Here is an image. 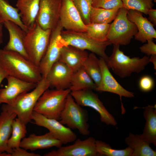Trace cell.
Listing matches in <instances>:
<instances>
[{
	"mask_svg": "<svg viewBox=\"0 0 156 156\" xmlns=\"http://www.w3.org/2000/svg\"><path fill=\"white\" fill-rule=\"evenodd\" d=\"M0 66L8 75L37 83L42 77L39 66L18 52L0 49Z\"/></svg>",
	"mask_w": 156,
	"mask_h": 156,
	"instance_id": "1",
	"label": "cell"
},
{
	"mask_svg": "<svg viewBox=\"0 0 156 156\" xmlns=\"http://www.w3.org/2000/svg\"><path fill=\"white\" fill-rule=\"evenodd\" d=\"M49 87L48 79L42 77L31 91L20 95L9 104L3 103L1 108L15 113L17 118L26 125L31 120L34 109L38 99Z\"/></svg>",
	"mask_w": 156,
	"mask_h": 156,
	"instance_id": "2",
	"label": "cell"
},
{
	"mask_svg": "<svg viewBox=\"0 0 156 156\" xmlns=\"http://www.w3.org/2000/svg\"><path fill=\"white\" fill-rule=\"evenodd\" d=\"M119 46L113 45L112 53L108 57L106 62L108 68H111L115 74L121 78L129 77L133 73L140 72L150 62V56L145 55L141 58H131L120 49Z\"/></svg>",
	"mask_w": 156,
	"mask_h": 156,
	"instance_id": "3",
	"label": "cell"
},
{
	"mask_svg": "<svg viewBox=\"0 0 156 156\" xmlns=\"http://www.w3.org/2000/svg\"><path fill=\"white\" fill-rule=\"evenodd\" d=\"M69 89L46 90L38 100L34 111L44 116L59 120L61 113L65 107Z\"/></svg>",
	"mask_w": 156,
	"mask_h": 156,
	"instance_id": "4",
	"label": "cell"
},
{
	"mask_svg": "<svg viewBox=\"0 0 156 156\" xmlns=\"http://www.w3.org/2000/svg\"><path fill=\"white\" fill-rule=\"evenodd\" d=\"M51 33V30L43 29L36 22L26 32L24 47L29 60L37 66L46 51Z\"/></svg>",
	"mask_w": 156,
	"mask_h": 156,
	"instance_id": "5",
	"label": "cell"
},
{
	"mask_svg": "<svg viewBox=\"0 0 156 156\" xmlns=\"http://www.w3.org/2000/svg\"><path fill=\"white\" fill-rule=\"evenodd\" d=\"M87 111L75 101L70 93L68 95L65 107L60 114V122L71 129H77L83 135L89 134Z\"/></svg>",
	"mask_w": 156,
	"mask_h": 156,
	"instance_id": "6",
	"label": "cell"
},
{
	"mask_svg": "<svg viewBox=\"0 0 156 156\" xmlns=\"http://www.w3.org/2000/svg\"><path fill=\"white\" fill-rule=\"evenodd\" d=\"M127 10L122 7L113 22L110 25L108 40L113 45H127L138 31L135 24L127 17Z\"/></svg>",
	"mask_w": 156,
	"mask_h": 156,
	"instance_id": "7",
	"label": "cell"
},
{
	"mask_svg": "<svg viewBox=\"0 0 156 156\" xmlns=\"http://www.w3.org/2000/svg\"><path fill=\"white\" fill-rule=\"evenodd\" d=\"M61 36L64 46L70 45L82 50H89L107 61L108 56L105 50L107 47L111 44L108 40L99 42L90 37L86 32L67 30H62Z\"/></svg>",
	"mask_w": 156,
	"mask_h": 156,
	"instance_id": "8",
	"label": "cell"
},
{
	"mask_svg": "<svg viewBox=\"0 0 156 156\" xmlns=\"http://www.w3.org/2000/svg\"><path fill=\"white\" fill-rule=\"evenodd\" d=\"M75 101L81 107H91L100 114L101 121L107 125L115 126L117 122L114 117L105 107L97 95L91 90L71 91Z\"/></svg>",
	"mask_w": 156,
	"mask_h": 156,
	"instance_id": "9",
	"label": "cell"
},
{
	"mask_svg": "<svg viewBox=\"0 0 156 156\" xmlns=\"http://www.w3.org/2000/svg\"><path fill=\"white\" fill-rule=\"evenodd\" d=\"M63 29L59 21L57 26L51 30L48 46L39 66L42 77H46L52 66L59 60L64 46L61 36Z\"/></svg>",
	"mask_w": 156,
	"mask_h": 156,
	"instance_id": "10",
	"label": "cell"
},
{
	"mask_svg": "<svg viewBox=\"0 0 156 156\" xmlns=\"http://www.w3.org/2000/svg\"><path fill=\"white\" fill-rule=\"evenodd\" d=\"M31 120H34V124L47 129L63 144H66L74 142L77 139L76 134L59 120L46 118L34 111L32 114Z\"/></svg>",
	"mask_w": 156,
	"mask_h": 156,
	"instance_id": "11",
	"label": "cell"
},
{
	"mask_svg": "<svg viewBox=\"0 0 156 156\" xmlns=\"http://www.w3.org/2000/svg\"><path fill=\"white\" fill-rule=\"evenodd\" d=\"M96 139L89 137L83 140L76 139L73 144L61 146L57 150L45 153L44 156H98Z\"/></svg>",
	"mask_w": 156,
	"mask_h": 156,
	"instance_id": "12",
	"label": "cell"
},
{
	"mask_svg": "<svg viewBox=\"0 0 156 156\" xmlns=\"http://www.w3.org/2000/svg\"><path fill=\"white\" fill-rule=\"evenodd\" d=\"M62 0H40L36 22L43 29L51 30L60 21Z\"/></svg>",
	"mask_w": 156,
	"mask_h": 156,
	"instance_id": "13",
	"label": "cell"
},
{
	"mask_svg": "<svg viewBox=\"0 0 156 156\" xmlns=\"http://www.w3.org/2000/svg\"><path fill=\"white\" fill-rule=\"evenodd\" d=\"M60 22L66 30L78 32H86V25L72 0H62Z\"/></svg>",
	"mask_w": 156,
	"mask_h": 156,
	"instance_id": "14",
	"label": "cell"
},
{
	"mask_svg": "<svg viewBox=\"0 0 156 156\" xmlns=\"http://www.w3.org/2000/svg\"><path fill=\"white\" fill-rule=\"evenodd\" d=\"M100 65L101 72V78L99 85L94 90L99 92H106L118 95L121 101L122 96L132 98L134 94L123 88L115 79L110 72L105 60L100 57Z\"/></svg>",
	"mask_w": 156,
	"mask_h": 156,
	"instance_id": "15",
	"label": "cell"
},
{
	"mask_svg": "<svg viewBox=\"0 0 156 156\" xmlns=\"http://www.w3.org/2000/svg\"><path fill=\"white\" fill-rule=\"evenodd\" d=\"M7 84L0 89V103H10L20 95L34 88L37 83L28 82L8 75Z\"/></svg>",
	"mask_w": 156,
	"mask_h": 156,
	"instance_id": "16",
	"label": "cell"
},
{
	"mask_svg": "<svg viewBox=\"0 0 156 156\" xmlns=\"http://www.w3.org/2000/svg\"><path fill=\"white\" fill-rule=\"evenodd\" d=\"M73 72L65 63L58 60L52 66L46 77L51 86L57 90L69 88Z\"/></svg>",
	"mask_w": 156,
	"mask_h": 156,
	"instance_id": "17",
	"label": "cell"
},
{
	"mask_svg": "<svg viewBox=\"0 0 156 156\" xmlns=\"http://www.w3.org/2000/svg\"><path fill=\"white\" fill-rule=\"evenodd\" d=\"M127 17L138 29V32L134 36L136 40L144 43L148 40L156 38V31L154 25L143 16L142 13L135 10H127Z\"/></svg>",
	"mask_w": 156,
	"mask_h": 156,
	"instance_id": "18",
	"label": "cell"
},
{
	"mask_svg": "<svg viewBox=\"0 0 156 156\" xmlns=\"http://www.w3.org/2000/svg\"><path fill=\"white\" fill-rule=\"evenodd\" d=\"M3 24L9 35V41L3 49L18 52L26 59L29 60L24 44L26 32L13 22L5 21Z\"/></svg>",
	"mask_w": 156,
	"mask_h": 156,
	"instance_id": "19",
	"label": "cell"
},
{
	"mask_svg": "<svg viewBox=\"0 0 156 156\" xmlns=\"http://www.w3.org/2000/svg\"><path fill=\"white\" fill-rule=\"evenodd\" d=\"M63 144L50 132L44 135H38L31 134L21 140L20 147L26 150L35 151L38 149L50 148L53 147L57 148Z\"/></svg>",
	"mask_w": 156,
	"mask_h": 156,
	"instance_id": "20",
	"label": "cell"
},
{
	"mask_svg": "<svg viewBox=\"0 0 156 156\" xmlns=\"http://www.w3.org/2000/svg\"><path fill=\"white\" fill-rule=\"evenodd\" d=\"M88 55L86 50L66 46L62 47L58 60L65 63L74 73L82 66Z\"/></svg>",
	"mask_w": 156,
	"mask_h": 156,
	"instance_id": "21",
	"label": "cell"
},
{
	"mask_svg": "<svg viewBox=\"0 0 156 156\" xmlns=\"http://www.w3.org/2000/svg\"><path fill=\"white\" fill-rule=\"evenodd\" d=\"M40 0H17L16 5L21 21L29 29L36 22L39 12Z\"/></svg>",
	"mask_w": 156,
	"mask_h": 156,
	"instance_id": "22",
	"label": "cell"
},
{
	"mask_svg": "<svg viewBox=\"0 0 156 156\" xmlns=\"http://www.w3.org/2000/svg\"><path fill=\"white\" fill-rule=\"evenodd\" d=\"M1 109L2 112L0 114V152H5L11 154L12 149L8 147L7 142L12 132V122L17 116L12 111Z\"/></svg>",
	"mask_w": 156,
	"mask_h": 156,
	"instance_id": "23",
	"label": "cell"
},
{
	"mask_svg": "<svg viewBox=\"0 0 156 156\" xmlns=\"http://www.w3.org/2000/svg\"><path fill=\"white\" fill-rule=\"evenodd\" d=\"M148 105L145 107L143 116L146 122L143 132L140 134L143 140L156 146V107Z\"/></svg>",
	"mask_w": 156,
	"mask_h": 156,
	"instance_id": "24",
	"label": "cell"
},
{
	"mask_svg": "<svg viewBox=\"0 0 156 156\" xmlns=\"http://www.w3.org/2000/svg\"><path fill=\"white\" fill-rule=\"evenodd\" d=\"M128 147L133 151L131 156H155L156 152L149 143L142 138L141 135L129 133L125 140Z\"/></svg>",
	"mask_w": 156,
	"mask_h": 156,
	"instance_id": "25",
	"label": "cell"
},
{
	"mask_svg": "<svg viewBox=\"0 0 156 156\" xmlns=\"http://www.w3.org/2000/svg\"><path fill=\"white\" fill-rule=\"evenodd\" d=\"M96 86L82 66L73 73L69 89L71 91L94 90Z\"/></svg>",
	"mask_w": 156,
	"mask_h": 156,
	"instance_id": "26",
	"label": "cell"
},
{
	"mask_svg": "<svg viewBox=\"0 0 156 156\" xmlns=\"http://www.w3.org/2000/svg\"><path fill=\"white\" fill-rule=\"evenodd\" d=\"M10 21L16 23L25 31L29 30L22 23L18 9L7 0H0V23Z\"/></svg>",
	"mask_w": 156,
	"mask_h": 156,
	"instance_id": "27",
	"label": "cell"
},
{
	"mask_svg": "<svg viewBox=\"0 0 156 156\" xmlns=\"http://www.w3.org/2000/svg\"><path fill=\"white\" fill-rule=\"evenodd\" d=\"M119 9H106L92 7L90 15V23L109 24L116 18Z\"/></svg>",
	"mask_w": 156,
	"mask_h": 156,
	"instance_id": "28",
	"label": "cell"
},
{
	"mask_svg": "<svg viewBox=\"0 0 156 156\" xmlns=\"http://www.w3.org/2000/svg\"><path fill=\"white\" fill-rule=\"evenodd\" d=\"M26 125L18 118L13 120L12 124L11 136L7 142L8 145L10 148L12 149L20 147L22 140L25 137L27 133Z\"/></svg>",
	"mask_w": 156,
	"mask_h": 156,
	"instance_id": "29",
	"label": "cell"
},
{
	"mask_svg": "<svg viewBox=\"0 0 156 156\" xmlns=\"http://www.w3.org/2000/svg\"><path fill=\"white\" fill-rule=\"evenodd\" d=\"M82 66L93 81L96 87L98 86L101 81V72L99 59L95 53H92L88 55Z\"/></svg>",
	"mask_w": 156,
	"mask_h": 156,
	"instance_id": "30",
	"label": "cell"
},
{
	"mask_svg": "<svg viewBox=\"0 0 156 156\" xmlns=\"http://www.w3.org/2000/svg\"><path fill=\"white\" fill-rule=\"evenodd\" d=\"M110 25L90 23L86 25V32L90 37L95 40L105 42L108 40L107 36Z\"/></svg>",
	"mask_w": 156,
	"mask_h": 156,
	"instance_id": "31",
	"label": "cell"
},
{
	"mask_svg": "<svg viewBox=\"0 0 156 156\" xmlns=\"http://www.w3.org/2000/svg\"><path fill=\"white\" fill-rule=\"evenodd\" d=\"M96 146L98 156H131L133 151L129 147L123 149H114L109 144L98 140H96Z\"/></svg>",
	"mask_w": 156,
	"mask_h": 156,
	"instance_id": "32",
	"label": "cell"
},
{
	"mask_svg": "<svg viewBox=\"0 0 156 156\" xmlns=\"http://www.w3.org/2000/svg\"><path fill=\"white\" fill-rule=\"evenodd\" d=\"M123 8L127 10H137L147 15L148 10L154 5L153 0H121Z\"/></svg>",
	"mask_w": 156,
	"mask_h": 156,
	"instance_id": "33",
	"label": "cell"
},
{
	"mask_svg": "<svg viewBox=\"0 0 156 156\" xmlns=\"http://www.w3.org/2000/svg\"><path fill=\"white\" fill-rule=\"evenodd\" d=\"M85 25L90 23L89 17L92 8V0H72Z\"/></svg>",
	"mask_w": 156,
	"mask_h": 156,
	"instance_id": "34",
	"label": "cell"
},
{
	"mask_svg": "<svg viewBox=\"0 0 156 156\" xmlns=\"http://www.w3.org/2000/svg\"><path fill=\"white\" fill-rule=\"evenodd\" d=\"M92 7L106 9L120 8L123 7L121 0H92Z\"/></svg>",
	"mask_w": 156,
	"mask_h": 156,
	"instance_id": "35",
	"label": "cell"
},
{
	"mask_svg": "<svg viewBox=\"0 0 156 156\" xmlns=\"http://www.w3.org/2000/svg\"><path fill=\"white\" fill-rule=\"evenodd\" d=\"M154 85L153 79L150 76L145 75L140 80L139 86L140 90L144 92H148L152 90Z\"/></svg>",
	"mask_w": 156,
	"mask_h": 156,
	"instance_id": "36",
	"label": "cell"
},
{
	"mask_svg": "<svg viewBox=\"0 0 156 156\" xmlns=\"http://www.w3.org/2000/svg\"><path fill=\"white\" fill-rule=\"evenodd\" d=\"M147 43L141 46L140 49L141 52L146 54L147 56L156 55V44L153 40H147Z\"/></svg>",
	"mask_w": 156,
	"mask_h": 156,
	"instance_id": "37",
	"label": "cell"
},
{
	"mask_svg": "<svg viewBox=\"0 0 156 156\" xmlns=\"http://www.w3.org/2000/svg\"><path fill=\"white\" fill-rule=\"evenodd\" d=\"M11 156H40V155L34 153H29L21 147L12 149Z\"/></svg>",
	"mask_w": 156,
	"mask_h": 156,
	"instance_id": "38",
	"label": "cell"
},
{
	"mask_svg": "<svg viewBox=\"0 0 156 156\" xmlns=\"http://www.w3.org/2000/svg\"><path fill=\"white\" fill-rule=\"evenodd\" d=\"M148 19L153 25H156V10L151 8L148 11Z\"/></svg>",
	"mask_w": 156,
	"mask_h": 156,
	"instance_id": "39",
	"label": "cell"
},
{
	"mask_svg": "<svg viewBox=\"0 0 156 156\" xmlns=\"http://www.w3.org/2000/svg\"><path fill=\"white\" fill-rule=\"evenodd\" d=\"M8 75L6 72L0 66V85L3 80Z\"/></svg>",
	"mask_w": 156,
	"mask_h": 156,
	"instance_id": "40",
	"label": "cell"
},
{
	"mask_svg": "<svg viewBox=\"0 0 156 156\" xmlns=\"http://www.w3.org/2000/svg\"><path fill=\"white\" fill-rule=\"evenodd\" d=\"M149 62H152L154 65V68L156 70V55H152L149 57Z\"/></svg>",
	"mask_w": 156,
	"mask_h": 156,
	"instance_id": "41",
	"label": "cell"
},
{
	"mask_svg": "<svg viewBox=\"0 0 156 156\" xmlns=\"http://www.w3.org/2000/svg\"><path fill=\"white\" fill-rule=\"evenodd\" d=\"M3 24L0 23V45L3 42Z\"/></svg>",
	"mask_w": 156,
	"mask_h": 156,
	"instance_id": "42",
	"label": "cell"
},
{
	"mask_svg": "<svg viewBox=\"0 0 156 156\" xmlns=\"http://www.w3.org/2000/svg\"><path fill=\"white\" fill-rule=\"evenodd\" d=\"M0 156H11V154L5 152H0Z\"/></svg>",
	"mask_w": 156,
	"mask_h": 156,
	"instance_id": "43",
	"label": "cell"
},
{
	"mask_svg": "<svg viewBox=\"0 0 156 156\" xmlns=\"http://www.w3.org/2000/svg\"><path fill=\"white\" fill-rule=\"evenodd\" d=\"M153 1L155 2H156V0H153Z\"/></svg>",
	"mask_w": 156,
	"mask_h": 156,
	"instance_id": "44",
	"label": "cell"
}]
</instances>
